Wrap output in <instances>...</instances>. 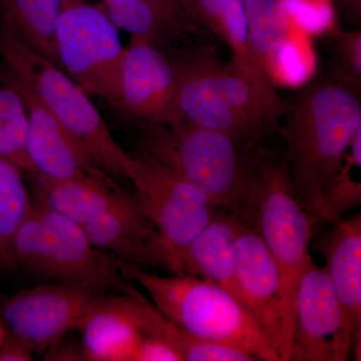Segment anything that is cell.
<instances>
[{"mask_svg": "<svg viewBox=\"0 0 361 361\" xmlns=\"http://www.w3.org/2000/svg\"><path fill=\"white\" fill-rule=\"evenodd\" d=\"M139 153L191 183L221 210L235 213L248 152L229 135L186 122L141 125Z\"/></svg>", "mask_w": 361, "mask_h": 361, "instance_id": "8992f818", "label": "cell"}, {"mask_svg": "<svg viewBox=\"0 0 361 361\" xmlns=\"http://www.w3.org/2000/svg\"><path fill=\"white\" fill-rule=\"evenodd\" d=\"M14 78L27 108L25 151L32 174L56 180L106 174L40 103L32 90L16 75Z\"/></svg>", "mask_w": 361, "mask_h": 361, "instance_id": "5bb4252c", "label": "cell"}, {"mask_svg": "<svg viewBox=\"0 0 361 361\" xmlns=\"http://www.w3.org/2000/svg\"><path fill=\"white\" fill-rule=\"evenodd\" d=\"M351 355L336 292L325 268L311 258L296 292L289 358L290 361H345Z\"/></svg>", "mask_w": 361, "mask_h": 361, "instance_id": "7c38bea8", "label": "cell"}, {"mask_svg": "<svg viewBox=\"0 0 361 361\" xmlns=\"http://www.w3.org/2000/svg\"><path fill=\"white\" fill-rule=\"evenodd\" d=\"M97 6L120 30L145 37L164 52L178 42L146 0H99Z\"/></svg>", "mask_w": 361, "mask_h": 361, "instance_id": "cb8c5ba5", "label": "cell"}, {"mask_svg": "<svg viewBox=\"0 0 361 361\" xmlns=\"http://www.w3.org/2000/svg\"><path fill=\"white\" fill-rule=\"evenodd\" d=\"M160 16L178 42H189L208 32L194 0H146Z\"/></svg>", "mask_w": 361, "mask_h": 361, "instance_id": "83f0119b", "label": "cell"}, {"mask_svg": "<svg viewBox=\"0 0 361 361\" xmlns=\"http://www.w3.org/2000/svg\"><path fill=\"white\" fill-rule=\"evenodd\" d=\"M2 339H4V338H2V336H1V332H0V342H1V341H2Z\"/></svg>", "mask_w": 361, "mask_h": 361, "instance_id": "d6a6232c", "label": "cell"}, {"mask_svg": "<svg viewBox=\"0 0 361 361\" xmlns=\"http://www.w3.org/2000/svg\"><path fill=\"white\" fill-rule=\"evenodd\" d=\"M129 179L145 214L155 226L166 256L186 246L217 212L191 183L144 154L135 155Z\"/></svg>", "mask_w": 361, "mask_h": 361, "instance_id": "9c48e42d", "label": "cell"}, {"mask_svg": "<svg viewBox=\"0 0 361 361\" xmlns=\"http://www.w3.org/2000/svg\"><path fill=\"white\" fill-rule=\"evenodd\" d=\"M243 4L252 54L273 78L278 54L287 37L281 0H243Z\"/></svg>", "mask_w": 361, "mask_h": 361, "instance_id": "603a6c76", "label": "cell"}, {"mask_svg": "<svg viewBox=\"0 0 361 361\" xmlns=\"http://www.w3.org/2000/svg\"><path fill=\"white\" fill-rule=\"evenodd\" d=\"M111 106L140 125L185 122L178 106L175 68L167 54L145 37L130 35Z\"/></svg>", "mask_w": 361, "mask_h": 361, "instance_id": "8fae6325", "label": "cell"}, {"mask_svg": "<svg viewBox=\"0 0 361 361\" xmlns=\"http://www.w3.org/2000/svg\"><path fill=\"white\" fill-rule=\"evenodd\" d=\"M334 225L318 243L326 260L327 275L345 324V336L355 360H360L361 344V214Z\"/></svg>", "mask_w": 361, "mask_h": 361, "instance_id": "2e32d148", "label": "cell"}, {"mask_svg": "<svg viewBox=\"0 0 361 361\" xmlns=\"http://www.w3.org/2000/svg\"><path fill=\"white\" fill-rule=\"evenodd\" d=\"M25 179L21 169L0 159V272L18 268L14 239L33 206Z\"/></svg>", "mask_w": 361, "mask_h": 361, "instance_id": "7402d4cb", "label": "cell"}, {"mask_svg": "<svg viewBox=\"0 0 361 361\" xmlns=\"http://www.w3.org/2000/svg\"><path fill=\"white\" fill-rule=\"evenodd\" d=\"M61 11V0H0V26L59 66L56 27Z\"/></svg>", "mask_w": 361, "mask_h": 361, "instance_id": "44dd1931", "label": "cell"}, {"mask_svg": "<svg viewBox=\"0 0 361 361\" xmlns=\"http://www.w3.org/2000/svg\"><path fill=\"white\" fill-rule=\"evenodd\" d=\"M0 159L11 161L25 172V176L32 174V167L25 152L14 142L4 125L0 123Z\"/></svg>", "mask_w": 361, "mask_h": 361, "instance_id": "f546056e", "label": "cell"}, {"mask_svg": "<svg viewBox=\"0 0 361 361\" xmlns=\"http://www.w3.org/2000/svg\"><path fill=\"white\" fill-rule=\"evenodd\" d=\"M263 240L279 268L283 351L290 361L294 303L299 281L312 258L315 222L297 199L286 160L259 144L248 152L243 189L236 212Z\"/></svg>", "mask_w": 361, "mask_h": 361, "instance_id": "7a4b0ae2", "label": "cell"}, {"mask_svg": "<svg viewBox=\"0 0 361 361\" xmlns=\"http://www.w3.org/2000/svg\"><path fill=\"white\" fill-rule=\"evenodd\" d=\"M353 20H360L361 0H341Z\"/></svg>", "mask_w": 361, "mask_h": 361, "instance_id": "1f68e13d", "label": "cell"}, {"mask_svg": "<svg viewBox=\"0 0 361 361\" xmlns=\"http://www.w3.org/2000/svg\"><path fill=\"white\" fill-rule=\"evenodd\" d=\"M40 224L18 235V267L51 282L125 294L134 281L123 274L121 261L90 242L82 226L35 203Z\"/></svg>", "mask_w": 361, "mask_h": 361, "instance_id": "52a82bcc", "label": "cell"}, {"mask_svg": "<svg viewBox=\"0 0 361 361\" xmlns=\"http://www.w3.org/2000/svg\"><path fill=\"white\" fill-rule=\"evenodd\" d=\"M203 25L229 47L232 66L255 90L273 118L280 123L288 104L278 94L274 80L254 59L248 42L243 0H194Z\"/></svg>", "mask_w": 361, "mask_h": 361, "instance_id": "ac0fdd59", "label": "cell"}, {"mask_svg": "<svg viewBox=\"0 0 361 361\" xmlns=\"http://www.w3.org/2000/svg\"><path fill=\"white\" fill-rule=\"evenodd\" d=\"M361 128L351 140L341 166L325 193V202L336 221L361 204Z\"/></svg>", "mask_w": 361, "mask_h": 361, "instance_id": "d4e9b609", "label": "cell"}, {"mask_svg": "<svg viewBox=\"0 0 361 361\" xmlns=\"http://www.w3.org/2000/svg\"><path fill=\"white\" fill-rule=\"evenodd\" d=\"M121 268L164 315L192 336L240 346L258 360L281 361L246 306L220 285L187 274L161 276L123 261Z\"/></svg>", "mask_w": 361, "mask_h": 361, "instance_id": "277c9868", "label": "cell"}, {"mask_svg": "<svg viewBox=\"0 0 361 361\" xmlns=\"http://www.w3.org/2000/svg\"><path fill=\"white\" fill-rule=\"evenodd\" d=\"M0 56L97 167L111 177L129 179L135 156L116 142L90 94L78 82L59 66L21 44L2 26Z\"/></svg>", "mask_w": 361, "mask_h": 361, "instance_id": "5b68a950", "label": "cell"}, {"mask_svg": "<svg viewBox=\"0 0 361 361\" xmlns=\"http://www.w3.org/2000/svg\"><path fill=\"white\" fill-rule=\"evenodd\" d=\"M175 68L177 99L186 122L229 135L250 149L279 129L255 90L207 45L166 52Z\"/></svg>", "mask_w": 361, "mask_h": 361, "instance_id": "3957f363", "label": "cell"}, {"mask_svg": "<svg viewBox=\"0 0 361 361\" xmlns=\"http://www.w3.org/2000/svg\"><path fill=\"white\" fill-rule=\"evenodd\" d=\"M33 353L30 345L13 334L0 342V361L32 360Z\"/></svg>", "mask_w": 361, "mask_h": 361, "instance_id": "4dcf8cb0", "label": "cell"}, {"mask_svg": "<svg viewBox=\"0 0 361 361\" xmlns=\"http://www.w3.org/2000/svg\"><path fill=\"white\" fill-rule=\"evenodd\" d=\"M0 123L6 127L14 142L26 154L27 108L16 78L8 68L0 70Z\"/></svg>", "mask_w": 361, "mask_h": 361, "instance_id": "4316f807", "label": "cell"}, {"mask_svg": "<svg viewBox=\"0 0 361 361\" xmlns=\"http://www.w3.org/2000/svg\"><path fill=\"white\" fill-rule=\"evenodd\" d=\"M137 289L133 285L122 295H104L90 311L78 327L85 360L132 361L142 334Z\"/></svg>", "mask_w": 361, "mask_h": 361, "instance_id": "d6986e66", "label": "cell"}, {"mask_svg": "<svg viewBox=\"0 0 361 361\" xmlns=\"http://www.w3.org/2000/svg\"><path fill=\"white\" fill-rule=\"evenodd\" d=\"M330 51L336 82L357 96L361 90V32L337 30Z\"/></svg>", "mask_w": 361, "mask_h": 361, "instance_id": "484cf974", "label": "cell"}, {"mask_svg": "<svg viewBox=\"0 0 361 361\" xmlns=\"http://www.w3.org/2000/svg\"><path fill=\"white\" fill-rule=\"evenodd\" d=\"M279 130L287 144L292 185L298 201L315 221L336 220L325 193L351 140L361 128V103L336 82L316 80L297 94Z\"/></svg>", "mask_w": 361, "mask_h": 361, "instance_id": "6da1fadb", "label": "cell"}, {"mask_svg": "<svg viewBox=\"0 0 361 361\" xmlns=\"http://www.w3.org/2000/svg\"><path fill=\"white\" fill-rule=\"evenodd\" d=\"M97 248L139 269H165V250L155 226L137 196L125 194L108 210L82 226Z\"/></svg>", "mask_w": 361, "mask_h": 361, "instance_id": "9a60e30c", "label": "cell"}, {"mask_svg": "<svg viewBox=\"0 0 361 361\" xmlns=\"http://www.w3.org/2000/svg\"><path fill=\"white\" fill-rule=\"evenodd\" d=\"M132 361H183V358L167 342L142 331L135 344Z\"/></svg>", "mask_w": 361, "mask_h": 361, "instance_id": "f1b7e54d", "label": "cell"}, {"mask_svg": "<svg viewBox=\"0 0 361 361\" xmlns=\"http://www.w3.org/2000/svg\"><path fill=\"white\" fill-rule=\"evenodd\" d=\"M120 28L87 0H61L56 27L59 66L90 96L113 104L125 54Z\"/></svg>", "mask_w": 361, "mask_h": 361, "instance_id": "ba28073f", "label": "cell"}, {"mask_svg": "<svg viewBox=\"0 0 361 361\" xmlns=\"http://www.w3.org/2000/svg\"><path fill=\"white\" fill-rule=\"evenodd\" d=\"M236 218V279L242 300L281 360L283 336L279 268L255 229L237 215Z\"/></svg>", "mask_w": 361, "mask_h": 361, "instance_id": "4fadbf2b", "label": "cell"}, {"mask_svg": "<svg viewBox=\"0 0 361 361\" xmlns=\"http://www.w3.org/2000/svg\"><path fill=\"white\" fill-rule=\"evenodd\" d=\"M237 232L236 215L217 211L186 246L166 256L165 269L212 281L243 303L236 279Z\"/></svg>", "mask_w": 361, "mask_h": 361, "instance_id": "e0dca14e", "label": "cell"}, {"mask_svg": "<svg viewBox=\"0 0 361 361\" xmlns=\"http://www.w3.org/2000/svg\"><path fill=\"white\" fill-rule=\"evenodd\" d=\"M106 291L51 282L16 294L4 303L2 317L13 336L45 353L71 330L78 329Z\"/></svg>", "mask_w": 361, "mask_h": 361, "instance_id": "30bf717a", "label": "cell"}, {"mask_svg": "<svg viewBox=\"0 0 361 361\" xmlns=\"http://www.w3.org/2000/svg\"><path fill=\"white\" fill-rule=\"evenodd\" d=\"M26 177L32 182L37 203L82 227L108 210L126 192L106 174L63 180L37 174Z\"/></svg>", "mask_w": 361, "mask_h": 361, "instance_id": "ffe728a7", "label": "cell"}]
</instances>
